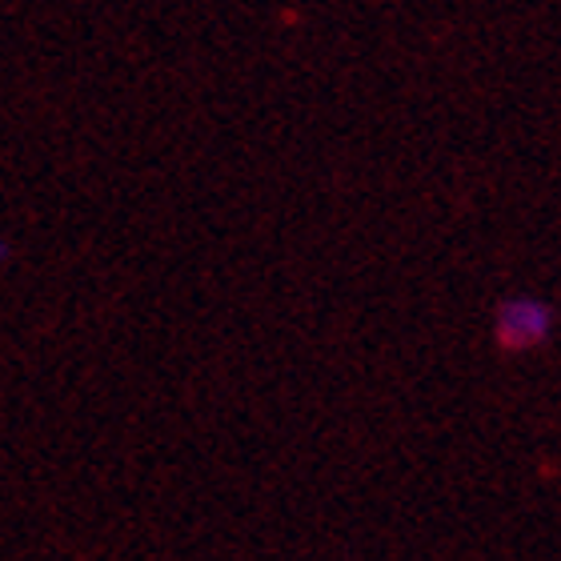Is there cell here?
Segmentation results:
<instances>
[{
  "instance_id": "6da1fadb",
  "label": "cell",
  "mask_w": 561,
  "mask_h": 561,
  "mask_svg": "<svg viewBox=\"0 0 561 561\" xmlns=\"http://www.w3.org/2000/svg\"><path fill=\"white\" fill-rule=\"evenodd\" d=\"M553 329H558V309L534 293L502 297L493 309V345L510 357L546 350L553 341Z\"/></svg>"
}]
</instances>
